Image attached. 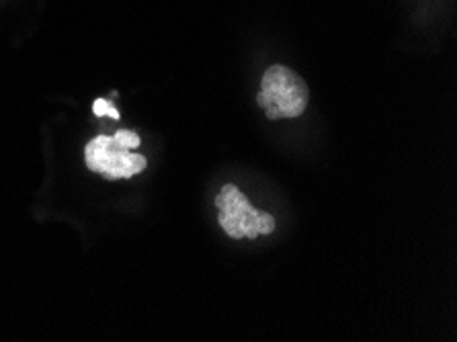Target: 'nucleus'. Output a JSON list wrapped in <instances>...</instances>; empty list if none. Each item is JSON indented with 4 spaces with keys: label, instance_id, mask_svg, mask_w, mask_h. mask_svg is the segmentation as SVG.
I'll return each mask as SVG.
<instances>
[{
    "label": "nucleus",
    "instance_id": "nucleus-1",
    "mask_svg": "<svg viewBox=\"0 0 457 342\" xmlns=\"http://www.w3.org/2000/svg\"><path fill=\"white\" fill-rule=\"evenodd\" d=\"M310 90L302 76L287 66H271L262 74L261 93L256 96L259 107L269 120H294L308 107Z\"/></svg>",
    "mask_w": 457,
    "mask_h": 342
},
{
    "label": "nucleus",
    "instance_id": "nucleus-2",
    "mask_svg": "<svg viewBox=\"0 0 457 342\" xmlns=\"http://www.w3.org/2000/svg\"><path fill=\"white\" fill-rule=\"evenodd\" d=\"M218 220L230 238H248L267 236L275 229V218L267 212L254 209L246 195L237 185H224L216 197Z\"/></svg>",
    "mask_w": 457,
    "mask_h": 342
},
{
    "label": "nucleus",
    "instance_id": "nucleus-3",
    "mask_svg": "<svg viewBox=\"0 0 457 342\" xmlns=\"http://www.w3.org/2000/svg\"><path fill=\"white\" fill-rule=\"evenodd\" d=\"M85 160L88 169L105 179H131L146 169V158L123 148L109 136H99L88 142Z\"/></svg>",
    "mask_w": 457,
    "mask_h": 342
},
{
    "label": "nucleus",
    "instance_id": "nucleus-4",
    "mask_svg": "<svg viewBox=\"0 0 457 342\" xmlns=\"http://www.w3.org/2000/svg\"><path fill=\"white\" fill-rule=\"evenodd\" d=\"M113 138H115V142H117V144L123 146V148H128V150H136L137 146H140V136L134 134V131L120 129Z\"/></svg>",
    "mask_w": 457,
    "mask_h": 342
},
{
    "label": "nucleus",
    "instance_id": "nucleus-5",
    "mask_svg": "<svg viewBox=\"0 0 457 342\" xmlns=\"http://www.w3.org/2000/svg\"><path fill=\"white\" fill-rule=\"evenodd\" d=\"M93 113H95L96 117L109 115V117H113V120H120V111H117L109 101H103V99H96V101L93 103Z\"/></svg>",
    "mask_w": 457,
    "mask_h": 342
}]
</instances>
